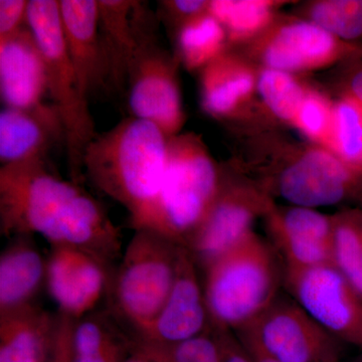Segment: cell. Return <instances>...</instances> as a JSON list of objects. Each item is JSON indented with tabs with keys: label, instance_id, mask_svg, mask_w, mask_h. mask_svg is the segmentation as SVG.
I'll return each mask as SVG.
<instances>
[{
	"label": "cell",
	"instance_id": "obj_1",
	"mask_svg": "<svg viewBox=\"0 0 362 362\" xmlns=\"http://www.w3.org/2000/svg\"><path fill=\"white\" fill-rule=\"evenodd\" d=\"M0 232L40 235L51 247L83 250L115 267L122 233L80 183L52 173L47 162L0 166Z\"/></svg>",
	"mask_w": 362,
	"mask_h": 362
},
{
	"label": "cell",
	"instance_id": "obj_2",
	"mask_svg": "<svg viewBox=\"0 0 362 362\" xmlns=\"http://www.w3.org/2000/svg\"><path fill=\"white\" fill-rule=\"evenodd\" d=\"M169 137L153 123L129 116L98 133L86 149L84 181L137 218L156 199L168 164Z\"/></svg>",
	"mask_w": 362,
	"mask_h": 362
},
{
	"label": "cell",
	"instance_id": "obj_3",
	"mask_svg": "<svg viewBox=\"0 0 362 362\" xmlns=\"http://www.w3.org/2000/svg\"><path fill=\"white\" fill-rule=\"evenodd\" d=\"M223 164L201 135L181 132L169 138L168 164L156 199L130 226L149 230L187 247L220 190Z\"/></svg>",
	"mask_w": 362,
	"mask_h": 362
},
{
	"label": "cell",
	"instance_id": "obj_4",
	"mask_svg": "<svg viewBox=\"0 0 362 362\" xmlns=\"http://www.w3.org/2000/svg\"><path fill=\"white\" fill-rule=\"evenodd\" d=\"M270 242L252 232L202 273L213 328L244 329L279 297L284 268Z\"/></svg>",
	"mask_w": 362,
	"mask_h": 362
},
{
	"label": "cell",
	"instance_id": "obj_5",
	"mask_svg": "<svg viewBox=\"0 0 362 362\" xmlns=\"http://www.w3.org/2000/svg\"><path fill=\"white\" fill-rule=\"evenodd\" d=\"M183 247L149 230H136L116 264L107 310L134 339L152 323L170 294Z\"/></svg>",
	"mask_w": 362,
	"mask_h": 362
},
{
	"label": "cell",
	"instance_id": "obj_6",
	"mask_svg": "<svg viewBox=\"0 0 362 362\" xmlns=\"http://www.w3.org/2000/svg\"><path fill=\"white\" fill-rule=\"evenodd\" d=\"M26 25L32 30L45 62L47 94L58 112L64 133L69 176L82 185L83 160L98 132L89 101L81 88L64 40L59 1L30 0Z\"/></svg>",
	"mask_w": 362,
	"mask_h": 362
},
{
	"label": "cell",
	"instance_id": "obj_7",
	"mask_svg": "<svg viewBox=\"0 0 362 362\" xmlns=\"http://www.w3.org/2000/svg\"><path fill=\"white\" fill-rule=\"evenodd\" d=\"M158 23L156 13L147 6L128 66L125 93L130 116L153 123L171 138L181 133L187 115L181 94V65L175 52L159 42Z\"/></svg>",
	"mask_w": 362,
	"mask_h": 362
},
{
	"label": "cell",
	"instance_id": "obj_8",
	"mask_svg": "<svg viewBox=\"0 0 362 362\" xmlns=\"http://www.w3.org/2000/svg\"><path fill=\"white\" fill-rule=\"evenodd\" d=\"M257 182L290 206L317 209L356 199L362 177L334 153L316 145H281Z\"/></svg>",
	"mask_w": 362,
	"mask_h": 362
},
{
	"label": "cell",
	"instance_id": "obj_9",
	"mask_svg": "<svg viewBox=\"0 0 362 362\" xmlns=\"http://www.w3.org/2000/svg\"><path fill=\"white\" fill-rule=\"evenodd\" d=\"M273 197L235 163L223 164L220 190L185 249L201 273L254 232Z\"/></svg>",
	"mask_w": 362,
	"mask_h": 362
},
{
	"label": "cell",
	"instance_id": "obj_10",
	"mask_svg": "<svg viewBox=\"0 0 362 362\" xmlns=\"http://www.w3.org/2000/svg\"><path fill=\"white\" fill-rule=\"evenodd\" d=\"M238 52L257 66L293 75L362 58L361 45L343 42L296 14H278L265 32Z\"/></svg>",
	"mask_w": 362,
	"mask_h": 362
},
{
	"label": "cell",
	"instance_id": "obj_11",
	"mask_svg": "<svg viewBox=\"0 0 362 362\" xmlns=\"http://www.w3.org/2000/svg\"><path fill=\"white\" fill-rule=\"evenodd\" d=\"M284 286L331 337L362 347V293L334 266L284 268Z\"/></svg>",
	"mask_w": 362,
	"mask_h": 362
},
{
	"label": "cell",
	"instance_id": "obj_12",
	"mask_svg": "<svg viewBox=\"0 0 362 362\" xmlns=\"http://www.w3.org/2000/svg\"><path fill=\"white\" fill-rule=\"evenodd\" d=\"M238 337L256 343L282 362H337L341 342L292 299L279 296Z\"/></svg>",
	"mask_w": 362,
	"mask_h": 362
},
{
	"label": "cell",
	"instance_id": "obj_13",
	"mask_svg": "<svg viewBox=\"0 0 362 362\" xmlns=\"http://www.w3.org/2000/svg\"><path fill=\"white\" fill-rule=\"evenodd\" d=\"M213 329L207 310L201 271L183 247L177 276L170 294L134 345L153 351H165Z\"/></svg>",
	"mask_w": 362,
	"mask_h": 362
},
{
	"label": "cell",
	"instance_id": "obj_14",
	"mask_svg": "<svg viewBox=\"0 0 362 362\" xmlns=\"http://www.w3.org/2000/svg\"><path fill=\"white\" fill-rule=\"evenodd\" d=\"M115 267L90 252L70 247H51L45 289L58 313L77 321L106 299Z\"/></svg>",
	"mask_w": 362,
	"mask_h": 362
},
{
	"label": "cell",
	"instance_id": "obj_15",
	"mask_svg": "<svg viewBox=\"0 0 362 362\" xmlns=\"http://www.w3.org/2000/svg\"><path fill=\"white\" fill-rule=\"evenodd\" d=\"M258 66L237 49H226L199 71L202 111L228 125L246 123L265 112L256 103Z\"/></svg>",
	"mask_w": 362,
	"mask_h": 362
},
{
	"label": "cell",
	"instance_id": "obj_16",
	"mask_svg": "<svg viewBox=\"0 0 362 362\" xmlns=\"http://www.w3.org/2000/svg\"><path fill=\"white\" fill-rule=\"evenodd\" d=\"M272 247L285 269L332 265V216L303 206L272 204L265 216Z\"/></svg>",
	"mask_w": 362,
	"mask_h": 362
},
{
	"label": "cell",
	"instance_id": "obj_17",
	"mask_svg": "<svg viewBox=\"0 0 362 362\" xmlns=\"http://www.w3.org/2000/svg\"><path fill=\"white\" fill-rule=\"evenodd\" d=\"M64 40L81 88L88 99L112 93L99 28L98 0L59 1Z\"/></svg>",
	"mask_w": 362,
	"mask_h": 362
},
{
	"label": "cell",
	"instance_id": "obj_18",
	"mask_svg": "<svg viewBox=\"0 0 362 362\" xmlns=\"http://www.w3.org/2000/svg\"><path fill=\"white\" fill-rule=\"evenodd\" d=\"M65 146L63 124L52 105L4 107L0 112V166L47 162L58 143Z\"/></svg>",
	"mask_w": 362,
	"mask_h": 362
},
{
	"label": "cell",
	"instance_id": "obj_19",
	"mask_svg": "<svg viewBox=\"0 0 362 362\" xmlns=\"http://www.w3.org/2000/svg\"><path fill=\"white\" fill-rule=\"evenodd\" d=\"M47 95L44 54L28 25L0 42V96L4 107L37 108Z\"/></svg>",
	"mask_w": 362,
	"mask_h": 362
},
{
	"label": "cell",
	"instance_id": "obj_20",
	"mask_svg": "<svg viewBox=\"0 0 362 362\" xmlns=\"http://www.w3.org/2000/svg\"><path fill=\"white\" fill-rule=\"evenodd\" d=\"M32 235L9 238L0 254V316L37 305L47 284V256Z\"/></svg>",
	"mask_w": 362,
	"mask_h": 362
},
{
	"label": "cell",
	"instance_id": "obj_21",
	"mask_svg": "<svg viewBox=\"0 0 362 362\" xmlns=\"http://www.w3.org/2000/svg\"><path fill=\"white\" fill-rule=\"evenodd\" d=\"M146 6L145 2L132 0H98L100 35L112 93H125L128 66L137 45Z\"/></svg>",
	"mask_w": 362,
	"mask_h": 362
},
{
	"label": "cell",
	"instance_id": "obj_22",
	"mask_svg": "<svg viewBox=\"0 0 362 362\" xmlns=\"http://www.w3.org/2000/svg\"><path fill=\"white\" fill-rule=\"evenodd\" d=\"M56 325L39 304L0 316V362H49Z\"/></svg>",
	"mask_w": 362,
	"mask_h": 362
},
{
	"label": "cell",
	"instance_id": "obj_23",
	"mask_svg": "<svg viewBox=\"0 0 362 362\" xmlns=\"http://www.w3.org/2000/svg\"><path fill=\"white\" fill-rule=\"evenodd\" d=\"M134 341L107 309H96L75 321L74 362H124Z\"/></svg>",
	"mask_w": 362,
	"mask_h": 362
},
{
	"label": "cell",
	"instance_id": "obj_24",
	"mask_svg": "<svg viewBox=\"0 0 362 362\" xmlns=\"http://www.w3.org/2000/svg\"><path fill=\"white\" fill-rule=\"evenodd\" d=\"M282 4L274 0H211L209 13L225 28L228 47L240 49L265 32Z\"/></svg>",
	"mask_w": 362,
	"mask_h": 362
},
{
	"label": "cell",
	"instance_id": "obj_25",
	"mask_svg": "<svg viewBox=\"0 0 362 362\" xmlns=\"http://www.w3.org/2000/svg\"><path fill=\"white\" fill-rule=\"evenodd\" d=\"M173 42L181 66L199 73L228 47L225 28L209 13L183 25Z\"/></svg>",
	"mask_w": 362,
	"mask_h": 362
},
{
	"label": "cell",
	"instance_id": "obj_26",
	"mask_svg": "<svg viewBox=\"0 0 362 362\" xmlns=\"http://www.w3.org/2000/svg\"><path fill=\"white\" fill-rule=\"evenodd\" d=\"M308 84L287 71L258 66L257 94L271 118L294 125Z\"/></svg>",
	"mask_w": 362,
	"mask_h": 362
},
{
	"label": "cell",
	"instance_id": "obj_27",
	"mask_svg": "<svg viewBox=\"0 0 362 362\" xmlns=\"http://www.w3.org/2000/svg\"><path fill=\"white\" fill-rule=\"evenodd\" d=\"M332 265L362 293V209H346L332 216Z\"/></svg>",
	"mask_w": 362,
	"mask_h": 362
},
{
	"label": "cell",
	"instance_id": "obj_28",
	"mask_svg": "<svg viewBox=\"0 0 362 362\" xmlns=\"http://www.w3.org/2000/svg\"><path fill=\"white\" fill-rule=\"evenodd\" d=\"M296 16L343 42L362 47V0H317L303 4Z\"/></svg>",
	"mask_w": 362,
	"mask_h": 362
},
{
	"label": "cell",
	"instance_id": "obj_29",
	"mask_svg": "<svg viewBox=\"0 0 362 362\" xmlns=\"http://www.w3.org/2000/svg\"><path fill=\"white\" fill-rule=\"evenodd\" d=\"M332 152L362 177V103L347 94L335 100Z\"/></svg>",
	"mask_w": 362,
	"mask_h": 362
},
{
	"label": "cell",
	"instance_id": "obj_30",
	"mask_svg": "<svg viewBox=\"0 0 362 362\" xmlns=\"http://www.w3.org/2000/svg\"><path fill=\"white\" fill-rule=\"evenodd\" d=\"M334 103L335 101L326 93L308 86L293 125L311 144L331 152L334 130Z\"/></svg>",
	"mask_w": 362,
	"mask_h": 362
},
{
	"label": "cell",
	"instance_id": "obj_31",
	"mask_svg": "<svg viewBox=\"0 0 362 362\" xmlns=\"http://www.w3.org/2000/svg\"><path fill=\"white\" fill-rule=\"evenodd\" d=\"M209 0H162L157 4V18L173 40L183 25L209 13Z\"/></svg>",
	"mask_w": 362,
	"mask_h": 362
},
{
	"label": "cell",
	"instance_id": "obj_32",
	"mask_svg": "<svg viewBox=\"0 0 362 362\" xmlns=\"http://www.w3.org/2000/svg\"><path fill=\"white\" fill-rule=\"evenodd\" d=\"M145 350L157 354L166 362H220L218 345L214 339L213 329L165 351Z\"/></svg>",
	"mask_w": 362,
	"mask_h": 362
},
{
	"label": "cell",
	"instance_id": "obj_33",
	"mask_svg": "<svg viewBox=\"0 0 362 362\" xmlns=\"http://www.w3.org/2000/svg\"><path fill=\"white\" fill-rule=\"evenodd\" d=\"M30 0L0 1V42L13 37L23 30L28 21Z\"/></svg>",
	"mask_w": 362,
	"mask_h": 362
},
{
	"label": "cell",
	"instance_id": "obj_34",
	"mask_svg": "<svg viewBox=\"0 0 362 362\" xmlns=\"http://www.w3.org/2000/svg\"><path fill=\"white\" fill-rule=\"evenodd\" d=\"M74 325L75 320L57 312L56 332L49 362H74Z\"/></svg>",
	"mask_w": 362,
	"mask_h": 362
},
{
	"label": "cell",
	"instance_id": "obj_35",
	"mask_svg": "<svg viewBox=\"0 0 362 362\" xmlns=\"http://www.w3.org/2000/svg\"><path fill=\"white\" fill-rule=\"evenodd\" d=\"M220 362H252L243 343L233 331L213 328Z\"/></svg>",
	"mask_w": 362,
	"mask_h": 362
},
{
	"label": "cell",
	"instance_id": "obj_36",
	"mask_svg": "<svg viewBox=\"0 0 362 362\" xmlns=\"http://www.w3.org/2000/svg\"><path fill=\"white\" fill-rule=\"evenodd\" d=\"M342 87V94L356 98L362 103V58L347 64Z\"/></svg>",
	"mask_w": 362,
	"mask_h": 362
},
{
	"label": "cell",
	"instance_id": "obj_37",
	"mask_svg": "<svg viewBox=\"0 0 362 362\" xmlns=\"http://www.w3.org/2000/svg\"><path fill=\"white\" fill-rule=\"evenodd\" d=\"M240 340V342L244 345L245 349H247V354L251 356L252 362H282L275 357L272 356L265 350L258 346L256 343L249 341V340L242 339V338L238 337Z\"/></svg>",
	"mask_w": 362,
	"mask_h": 362
},
{
	"label": "cell",
	"instance_id": "obj_38",
	"mask_svg": "<svg viewBox=\"0 0 362 362\" xmlns=\"http://www.w3.org/2000/svg\"><path fill=\"white\" fill-rule=\"evenodd\" d=\"M124 362H166L160 356L156 354L147 351V350L135 346L133 349L132 354Z\"/></svg>",
	"mask_w": 362,
	"mask_h": 362
},
{
	"label": "cell",
	"instance_id": "obj_39",
	"mask_svg": "<svg viewBox=\"0 0 362 362\" xmlns=\"http://www.w3.org/2000/svg\"><path fill=\"white\" fill-rule=\"evenodd\" d=\"M357 199H358V201H361L362 202V185H361V192H359L358 197H357Z\"/></svg>",
	"mask_w": 362,
	"mask_h": 362
},
{
	"label": "cell",
	"instance_id": "obj_40",
	"mask_svg": "<svg viewBox=\"0 0 362 362\" xmlns=\"http://www.w3.org/2000/svg\"><path fill=\"white\" fill-rule=\"evenodd\" d=\"M361 277H362V262H361Z\"/></svg>",
	"mask_w": 362,
	"mask_h": 362
}]
</instances>
